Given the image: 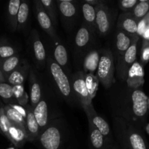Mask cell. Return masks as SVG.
Here are the masks:
<instances>
[{"label":"cell","mask_w":149,"mask_h":149,"mask_svg":"<svg viewBox=\"0 0 149 149\" xmlns=\"http://www.w3.org/2000/svg\"><path fill=\"white\" fill-rule=\"evenodd\" d=\"M34 143L39 149H78L75 135L62 118L51 121Z\"/></svg>","instance_id":"6da1fadb"},{"label":"cell","mask_w":149,"mask_h":149,"mask_svg":"<svg viewBox=\"0 0 149 149\" xmlns=\"http://www.w3.org/2000/svg\"><path fill=\"white\" fill-rule=\"evenodd\" d=\"M116 138L120 144H125L131 149H148L145 139L130 122L117 116L114 121Z\"/></svg>","instance_id":"7a4b0ae2"},{"label":"cell","mask_w":149,"mask_h":149,"mask_svg":"<svg viewBox=\"0 0 149 149\" xmlns=\"http://www.w3.org/2000/svg\"><path fill=\"white\" fill-rule=\"evenodd\" d=\"M115 64L113 52L109 48L100 51L99 65L96 77L103 87L109 89L116 82L114 77Z\"/></svg>","instance_id":"3957f363"},{"label":"cell","mask_w":149,"mask_h":149,"mask_svg":"<svg viewBox=\"0 0 149 149\" xmlns=\"http://www.w3.org/2000/svg\"><path fill=\"white\" fill-rule=\"evenodd\" d=\"M47 61L50 75L60 94L68 102L72 101L74 95L71 89V82L65 73L50 56L47 58Z\"/></svg>","instance_id":"277c9868"},{"label":"cell","mask_w":149,"mask_h":149,"mask_svg":"<svg viewBox=\"0 0 149 149\" xmlns=\"http://www.w3.org/2000/svg\"><path fill=\"white\" fill-rule=\"evenodd\" d=\"M70 82L74 97L77 99L79 104L86 112L93 106V100L90 97L86 86L84 72L82 71H78L75 73L71 77Z\"/></svg>","instance_id":"5b68a950"},{"label":"cell","mask_w":149,"mask_h":149,"mask_svg":"<svg viewBox=\"0 0 149 149\" xmlns=\"http://www.w3.org/2000/svg\"><path fill=\"white\" fill-rule=\"evenodd\" d=\"M138 35L133 36L131 45L125 53L124 56L116 62V72L120 79L126 81L128 72L132 65L136 62L138 52V42L139 40Z\"/></svg>","instance_id":"8992f818"},{"label":"cell","mask_w":149,"mask_h":149,"mask_svg":"<svg viewBox=\"0 0 149 149\" xmlns=\"http://www.w3.org/2000/svg\"><path fill=\"white\" fill-rule=\"evenodd\" d=\"M96 31L101 36H106L112 28V16L109 7L104 2L96 6Z\"/></svg>","instance_id":"52a82bcc"},{"label":"cell","mask_w":149,"mask_h":149,"mask_svg":"<svg viewBox=\"0 0 149 149\" xmlns=\"http://www.w3.org/2000/svg\"><path fill=\"white\" fill-rule=\"evenodd\" d=\"M56 3L63 24L64 23L65 27H70L78 15L77 2L73 0H56Z\"/></svg>","instance_id":"ba28073f"},{"label":"cell","mask_w":149,"mask_h":149,"mask_svg":"<svg viewBox=\"0 0 149 149\" xmlns=\"http://www.w3.org/2000/svg\"><path fill=\"white\" fill-rule=\"evenodd\" d=\"M34 7L35 15H36V20H37L39 26L53 40L56 41L58 39V37L57 36L55 28L52 24V22L51 19L49 18V15L44 9L40 0H35Z\"/></svg>","instance_id":"9c48e42d"},{"label":"cell","mask_w":149,"mask_h":149,"mask_svg":"<svg viewBox=\"0 0 149 149\" xmlns=\"http://www.w3.org/2000/svg\"><path fill=\"white\" fill-rule=\"evenodd\" d=\"M30 35L31 51L33 59L38 68H43L47 61L45 46L36 31L32 30Z\"/></svg>","instance_id":"30bf717a"},{"label":"cell","mask_w":149,"mask_h":149,"mask_svg":"<svg viewBox=\"0 0 149 149\" xmlns=\"http://www.w3.org/2000/svg\"><path fill=\"white\" fill-rule=\"evenodd\" d=\"M85 113L87 115V119L92 121L95 126L98 129V130L101 132L102 135L105 137L108 143L110 144V145L113 143V136H112L110 126L103 118H102L101 116L97 114V112L95 110L94 106H93L92 107H90L85 112Z\"/></svg>","instance_id":"8fae6325"},{"label":"cell","mask_w":149,"mask_h":149,"mask_svg":"<svg viewBox=\"0 0 149 149\" xmlns=\"http://www.w3.org/2000/svg\"><path fill=\"white\" fill-rule=\"evenodd\" d=\"M132 111L137 117H143L148 108V98L142 90L137 89L132 92Z\"/></svg>","instance_id":"7c38bea8"},{"label":"cell","mask_w":149,"mask_h":149,"mask_svg":"<svg viewBox=\"0 0 149 149\" xmlns=\"http://www.w3.org/2000/svg\"><path fill=\"white\" fill-rule=\"evenodd\" d=\"M134 36L127 34L117 29L116 33H115L114 39V49H115V59L117 62L124 56L126 51L131 45Z\"/></svg>","instance_id":"4fadbf2b"},{"label":"cell","mask_w":149,"mask_h":149,"mask_svg":"<svg viewBox=\"0 0 149 149\" xmlns=\"http://www.w3.org/2000/svg\"><path fill=\"white\" fill-rule=\"evenodd\" d=\"M144 70L140 63L135 62L130 69L127 77V87L132 90L139 89L144 84Z\"/></svg>","instance_id":"5bb4252c"},{"label":"cell","mask_w":149,"mask_h":149,"mask_svg":"<svg viewBox=\"0 0 149 149\" xmlns=\"http://www.w3.org/2000/svg\"><path fill=\"white\" fill-rule=\"evenodd\" d=\"M31 66L29 63L23 60L15 70L8 75L6 78V82L12 86L23 84L26 78L29 76Z\"/></svg>","instance_id":"9a60e30c"},{"label":"cell","mask_w":149,"mask_h":149,"mask_svg":"<svg viewBox=\"0 0 149 149\" xmlns=\"http://www.w3.org/2000/svg\"><path fill=\"white\" fill-rule=\"evenodd\" d=\"M27 109V117L26 119V131L29 142L34 143L41 135L40 127L33 113V109L30 104L26 106Z\"/></svg>","instance_id":"2e32d148"},{"label":"cell","mask_w":149,"mask_h":149,"mask_svg":"<svg viewBox=\"0 0 149 149\" xmlns=\"http://www.w3.org/2000/svg\"><path fill=\"white\" fill-rule=\"evenodd\" d=\"M138 21L132 13H123L119 16L117 29L131 36L137 35Z\"/></svg>","instance_id":"e0dca14e"},{"label":"cell","mask_w":149,"mask_h":149,"mask_svg":"<svg viewBox=\"0 0 149 149\" xmlns=\"http://www.w3.org/2000/svg\"><path fill=\"white\" fill-rule=\"evenodd\" d=\"M7 139L17 149L23 148L26 143L29 141L26 129L13 124L9 129Z\"/></svg>","instance_id":"ac0fdd59"},{"label":"cell","mask_w":149,"mask_h":149,"mask_svg":"<svg viewBox=\"0 0 149 149\" xmlns=\"http://www.w3.org/2000/svg\"><path fill=\"white\" fill-rule=\"evenodd\" d=\"M89 125V137L91 149H108L110 144L108 143L105 137L98 130L90 119H87Z\"/></svg>","instance_id":"d6986e66"},{"label":"cell","mask_w":149,"mask_h":149,"mask_svg":"<svg viewBox=\"0 0 149 149\" xmlns=\"http://www.w3.org/2000/svg\"><path fill=\"white\" fill-rule=\"evenodd\" d=\"M29 98H30V105L33 109L36 107V105L42 100V87L38 81L37 78L35 74L34 70L31 67L30 73H29Z\"/></svg>","instance_id":"ffe728a7"},{"label":"cell","mask_w":149,"mask_h":149,"mask_svg":"<svg viewBox=\"0 0 149 149\" xmlns=\"http://www.w3.org/2000/svg\"><path fill=\"white\" fill-rule=\"evenodd\" d=\"M33 113L36 118L37 123L40 127L41 133L47 129L49 125V111H48V105L46 100L42 99L33 109Z\"/></svg>","instance_id":"44dd1931"},{"label":"cell","mask_w":149,"mask_h":149,"mask_svg":"<svg viewBox=\"0 0 149 149\" xmlns=\"http://www.w3.org/2000/svg\"><path fill=\"white\" fill-rule=\"evenodd\" d=\"M100 52L97 49H90L87 52L83 61V72L84 74L97 72L100 61Z\"/></svg>","instance_id":"7402d4cb"},{"label":"cell","mask_w":149,"mask_h":149,"mask_svg":"<svg viewBox=\"0 0 149 149\" xmlns=\"http://www.w3.org/2000/svg\"><path fill=\"white\" fill-rule=\"evenodd\" d=\"M81 13L84 21V26H87L93 33L96 31V11L93 6L81 1Z\"/></svg>","instance_id":"603a6c76"},{"label":"cell","mask_w":149,"mask_h":149,"mask_svg":"<svg viewBox=\"0 0 149 149\" xmlns=\"http://www.w3.org/2000/svg\"><path fill=\"white\" fill-rule=\"evenodd\" d=\"M21 1V0H10L7 4V21L13 31H15L17 29V15Z\"/></svg>","instance_id":"cb8c5ba5"},{"label":"cell","mask_w":149,"mask_h":149,"mask_svg":"<svg viewBox=\"0 0 149 149\" xmlns=\"http://www.w3.org/2000/svg\"><path fill=\"white\" fill-rule=\"evenodd\" d=\"M93 32L86 26L83 25L79 29L76 33L74 44L77 49H81L86 48L91 40V36Z\"/></svg>","instance_id":"d4e9b609"},{"label":"cell","mask_w":149,"mask_h":149,"mask_svg":"<svg viewBox=\"0 0 149 149\" xmlns=\"http://www.w3.org/2000/svg\"><path fill=\"white\" fill-rule=\"evenodd\" d=\"M53 60L62 68L65 72V69L68 65V55L65 46L58 44L54 48Z\"/></svg>","instance_id":"484cf974"},{"label":"cell","mask_w":149,"mask_h":149,"mask_svg":"<svg viewBox=\"0 0 149 149\" xmlns=\"http://www.w3.org/2000/svg\"><path fill=\"white\" fill-rule=\"evenodd\" d=\"M20 63V55L17 54L14 56H12L10 58H6V59L1 61V63H0V67H1V71H2L5 79L8 77L9 74H11L14 70L17 68Z\"/></svg>","instance_id":"4316f807"},{"label":"cell","mask_w":149,"mask_h":149,"mask_svg":"<svg viewBox=\"0 0 149 149\" xmlns=\"http://www.w3.org/2000/svg\"><path fill=\"white\" fill-rule=\"evenodd\" d=\"M44 9L49 15L52 22V24L55 27L58 25V5L55 0H41Z\"/></svg>","instance_id":"83f0119b"},{"label":"cell","mask_w":149,"mask_h":149,"mask_svg":"<svg viewBox=\"0 0 149 149\" xmlns=\"http://www.w3.org/2000/svg\"><path fill=\"white\" fill-rule=\"evenodd\" d=\"M30 13V6L27 1H22L17 15V30L21 31L27 24Z\"/></svg>","instance_id":"f1b7e54d"},{"label":"cell","mask_w":149,"mask_h":149,"mask_svg":"<svg viewBox=\"0 0 149 149\" xmlns=\"http://www.w3.org/2000/svg\"><path fill=\"white\" fill-rule=\"evenodd\" d=\"M0 98L6 105L17 103L13 93V86L7 82L0 83Z\"/></svg>","instance_id":"f546056e"},{"label":"cell","mask_w":149,"mask_h":149,"mask_svg":"<svg viewBox=\"0 0 149 149\" xmlns=\"http://www.w3.org/2000/svg\"><path fill=\"white\" fill-rule=\"evenodd\" d=\"M3 107H4V111H5L7 118L11 122L12 124L26 129V119L18 112L16 111L12 107H10L9 105H4V106H3Z\"/></svg>","instance_id":"4dcf8cb0"},{"label":"cell","mask_w":149,"mask_h":149,"mask_svg":"<svg viewBox=\"0 0 149 149\" xmlns=\"http://www.w3.org/2000/svg\"><path fill=\"white\" fill-rule=\"evenodd\" d=\"M84 79H85L86 86H87V90L90 94V97L93 100L95 96L97 94V92L99 88V81L98 79L96 77V75L93 74H84Z\"/></svg>","instance_id":"1f68e13d"},{"label":"cell","mask_w":149,"mask_h":149,"mask_svg":"<svg viewBox=\"0 0 149 149\" xmlns=\"http://www.w3.org/2000/svg\"><path fill=\"white\" fill-rule=\"evenodd\" d=\"M13 93H14V97L17 104L24 106V107L29 105L30 98L28 93L25 90L23 84L13 86Z\"/></svg>","instance_id":"d6a6232c"},{"label":"cell","mask_w":149,"mask_h":149,"mask_svg":"<svg viewBox=\"0 0 149 149\" xmlns=\"http://www.w3.org/2000/svg\"><path fill=\"white\" fill-rule=\"evenodd\" d=\"M149 13V1L140 0L132 11V15L138 22L145 17Z\"/></svg>","instance_id":"836d02e7"},{"label":"cell","mask_w":149,"mask_h":149,"mask_svg":"<svg viewBox=\"0 0 149 149\" xmlns=\"http://www.w3.org/2000/svg\"><path fill=\"white\" fill-rule=\"evenodd\" d=\"M12 123L6 115L5 111L3 106L1 107L0 110V133L7 138L8 136L9 129L11 126Z\"/></svg>","instance_id":"e575fe53"},{"label":"cell","mask_w":149,"mask_h":149,"mask_svg":"<svg viewBox=\"0 0 149 149\" xmlns=\"http://www.w3.org/2000/svg\"><path fill=\"white\" fill-rule=\"evenodd\" d=\"M17 55L15 49L13 46L9 45H0V57L1 60L10 58L12 56Z\"/></svg>","instance_id":"d590c367"},{"label":"cell","mask_w":149,"mask_h":149,"mask_svg":"<svg viewBox=\"0 0 149 149\" xmlns=\"http://www.w3.org/2000/svg\"><path fill=\"white\" fill-rule=\"evenodd\" d=\"M138 1V0H122L119 1V7L124 13H132Z\"/></svg>","instance_id":"8d00e7d4"},{"label":"cell","mask_w":149,"mask_h":149,"mask_svg":"<svg viewBox=\"0 0 149 149\" xmlns=\"http://www.w3.org/2000/svg\"><path fill=\"white\" fill-rule=\"evenodd\" d=\"M141 60L143 65H145L149 61V41L148 40H144L143 39V42L142 48H141Z\"/></svg>","instance_id":"74e56055"},{"label":"cell","mask_w":149,"mask_h":149,"mask_svg":"<svg viewBox=\"0 0 149 149\" xmlns=\"http://www.w3.org/2000/svg\"><path fill=\"white\" fill-rule=\"evenodd\" d=\"M148 26V20H147L146 17H143L141 19L138 24V31H137V35L138 36H143L144 32L146 31V29Z\"/></svg>","instance_id":"f35d334b"},{"label":"cell","mask_w":149,"mask_h":149,"mask_svg":"<svg viewBox=\"0 0 149 149\" xmlns=\"http://www.w3.org/2000/svg\"><path fill=\"white\" fill-rule=\"evenodd\" d=\"M8 105L10 107L14 109L16 111L18 112L25 119H26V117H27V109H26V107L20 106V105L17 104V103H11V104Z\"/></svg>","instance_id":"ab89813d"},{"label":"cell","mask_w":149,"mask_h":149,"mask_svg":"<svg viewBox=\"0 0 149 149\" xmlns=\"http://www.w3.org/2000/svg\"><path fill=\"white\" fill-rule=\"evenodd\" d=\"M84 1H85L87 4H90V5L91 6H93V7H95L96 6L99 5V4L104 2V1H102V0H84Z\"/></svg>","instance_id":"60d3db41"},{"label":"cell","mask_w":149,"mask_h":149,"mask_svg":"<svg viewBox=\"0 0 149 149\" xmlns=\"http://www.w3.org/2000/svg\"><path fill=\"white\" fill-rule=\"evenodd\" d=\"M142 37L143 38L144 40L149 41V26H148V28L146 29V31L144 32V33H143V35Z\"/></svg>","instance_id":"b9f144b4"},{"label":"cell","mask_w":149,"mask_h":149,"mask_svg":"<svg viewBox=\"0 0 149 149\" xmlns=\"http://www.w3.org/2000/svg\"><path fill=\"white\" fill-rule=\"evenodd\" d=\"M1 82H6V79L3 74L2 71H1V67H0V83Z\"/></svg>","instance_id":"7bdbcfd3"},{"label":"cell","mask_w":149,"mask_h":149,"mask_svg":"<svg viewBox=\"0 0 149 149\" xmlns=\"http://www.w3.org/2000/svg\"><path fill=\"white\" fill-rule=\"evenodd\" d=\"M108 149H119V148H118L116 146H115V145H113V144L112 143L111 145L109 146V147L108 148Z\"/></svg>","instance_id":"ee69618b"},{"label":"cell","mask_w":149,"mask_h":149,"mask_svg":"<svg viewBox=\"0 0 149 149\" xmlns=\"http://www.w3.org/2000/svg\"><path fill=\"white\" fill-rule=\"evenodd\" d=\"M121 146H122V149H131L129 146H127V145H125V144H121Z\"/></svg>","instance_id":"f6af8a7d"},{"label":"cell","mask_w":149,"mask_h":149,"mask_svg":"<svg viewBox=\"0 0 149 149\" xmlns=\"http://www.w3.org/2000/svg\"><path fill=\"white\" fill-rule=\"evenodd\" d=\"M146 17L147 20H148V26H149V13L147 14V15L146 16Z\"/></svg>","instance_id":"bcb514c9"},{"label":"cell","mask_w":149,"mask_h":149,"mask_svg":"<svg viewBox=\"0 0 149 149\" xmlns=\"http://www.w3.org/2000/svg\"><path fill=\"white\" fill-rule=\"evenodd\" d=\"M6 149H17V148H16L14 146H12L9 147V148H6Z\"/></svg>","instance_id":"7dc6e473"},{"label":"cell","mask_w":149,"mask_h":149,"mask_svg":"<svg viewBox=\"0 0 149 149\" xmlns=\"http://www.w3.org/2000/svg\"><path fill=\"white\" fill-rule=\"evenodd\" d=\"M1 61H2V60H1V57H0V63H1Z\"/></svg>","instance_id":"c3c4849f"},{"label":"cell","mask_w":149,"mask_h":149,"mask_svg":"<svg viewBox=\"0 0 149 149\" xmlns=\"http://www.w3.org/2000/svg\"><path fill=\"white\" fill-rule=\"evenodd\" d=\"M1 106H0V110H1Z\"/></svg>","instance_id":"681fc988"},{"label":"cell","mask_w":149,"mask_h":149,"mask_svg":"<svg viewBox=\"0 0 149 149\" xmlns=\"http://www.w3.org/2000/svg\"><path fill=\"white\" fill-rule=\"evenodd\" d=\"M31 149H32V148H31Z\"/></svg>","instance_id":"f907efd6"},{"label":"cell","mask_w":149,"mask_h":149,"mask_svg":"<svg viewBox=\"0 0 149 149\" xmlns=\"http://www.w3.org/2000/svg\"></svg>","instance_id":"816d5d0a"}]
</instances>
